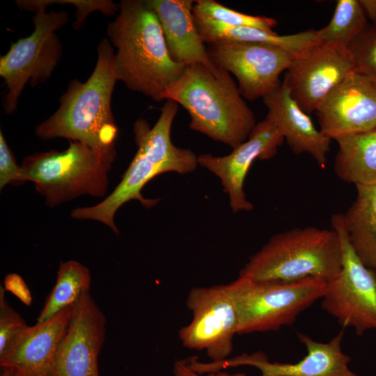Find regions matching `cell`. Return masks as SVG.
Returning a JSON list of instances; mask_svg holds the SVG:
<instances>
[{"instance_id": "obj_1", "label": "cell", "mask_w": 376, "mask_h": 376, "mask_svg": "<svg viewBox=\"0 0 376 376\" xmlns=\"http://www.w3.org/2000/svg\"><path fill=\"white\" fill-rule=\"evenodd\" d=\"M95 68L88 79H73L59 100L57 110L36 127L43 140L65 138L83 143L111 166L116 156L117 127L111 102L118 81L114 50L103 38L97 48Z\"/></svg>"}, {"instance_id": "obj_2", "label": "cell", "mask_w": 376, "mask_h": 376, "mask_svg": "<svg viewBox=\"0 0 376 376\" xmlns=\"http://www.w3.org/2000/svg\"><path fill=\"white\" fill-rule=\"evenodd\" d=\"M178 109L177 102L167 100L153 127L144 119L136 120L133 132L137 151L120 182L97 204L74 209L73 219L98 221L118 234L114 217L125 203L137 200L150 208L159 202L158 198L147 199L142 195L141 190L148 182L166 172L182 175L196 169L198 156L189 149L175 146L171 140V127Z\"/></svg>"}, {"instance_id": "obj_3", "label": "cell", "mask_w": 376, "mask_h": 376, "mask_svg": "<svg viewBox=\"0 0 376 376\" xmlns=\"http://www.w3.org/2000/svg\"><path fill=\"white\" fill-rule=\"evenodd\" d=\"M115 19L107 26L116 51L118 81L156 102L185 67L171 58L156 14L141 0H122Z\"/></svg>"}, {"instance_id": "obj_4", "label": "cell", "mask_w": 376, "mask_h": 376, "mask_svg": "<svg viewBox=\"0 0 376 376\" xmlns=\"http://www.w3.org/2000/svg\"><path fill=\"white\" fill-rule=\"evenodd\" d=\"M182 105L190 116L189 128L233 149L254 128V113L241 95L230 72L202 63L185 67L163 95Z\"/></svg>"}, {"instance_id": "obj_5", "label": "cell", "mask_w": 376, "mask_h": 376, "mask_svg": "<svg viewBox=\"0 0 376 376\" xmlns=\"http://www.w3.org/2000/svg\"><path fill=\"white\" fill-rule=\"evenodd\" d=\"M342 264L340 240L334 229L296 228L273 235L249 258L239 276L281 281L318 278L328 283L340 272Z\"/></svg>"}, {"instance_id": "obj_6", "label": "cell", "mask_w": 376, "mask_h": 376, "mask_svg": "<svg viewBox=\"0 0 376 376\" xmlns=\"http://www.w3.org/2000/svg\"><path fill=\"white\" fill-rule=\"evenodd\" d=\"M111 167L86 144L70 141L63 151L26 157L20 165L21 182H32L45 204L54 207L83 195L103 197Z\"/></svg>"}, {"instance_id": "obj_7", "label": "cell", "mask_w": 376, "mask_h": 376, "mask_svg": "<svg viewBox=\"0 0 376 376\" xmlns=\"http://www.w3.org/2000/svg\"><path fill=\"white\" fill-rule=\"evenodd\" d=\"M327 283L318 278L295 281H256L238 276L226 284L237 315V334L276 331L292 324L320 299Z\"/></svg>"}, {"instance_id": "obj_8", "label": "cell", "mask_w": 376, "mask_h": 376, "mask_svg": "<svg viewBox=\"0 0 376 376\" xmlns=\"http://www.w3.org/2000/svg\"><path fill=\"white\" fill-rule=\"evenodd\" d=\"M70 19L66 11L46 12L39 9L32 18L33 32L11 44L0 58V76L6 85L3 109L6 114L17 109L26 86H36L48 80L62 55V45L56 31Z\"/></svg>"}, {"instance_id": "obj_9", "label": "cell", "mask_w": 376, "mask_h": 376, "mask_svg": "<svg viewBox=\"0 0 376 376\" xmlns=\"http://www.w3.org/2000/svg\"><path fill=\"white\" fill-rule=\"evenodd\" d=\"M332 228L340 240L343 264L340 272L327 285L321 307L344 328L358 336L376 331V273L357 256L347 239L343 214H334Z\"/></svg>"}, {"instance_id": "obj_10", "label": "cell", "mask_w": 376, "mask_h": 376, "mask_svg": "<svg viewBox=\"0 0 376 376\" xmlns=\"http://www.w3.org/2000/svg\"><path fill=\"white\" fill-rule=\"evenodd\" d=\"M186 306L192 320L182 327L178 336L188 349L205 350L211 361L226 359L237 334V315L226 285L191 289Z\"/></svg>"}, {"instance_id": "obj_11", "label": "cell", "mask_w": 376, "mask_h": 376, "mask_svg": "<svg viewBox=\"0 0 376 376\" xmlns=\"http://www.w3.org/2000/svg\"><path fill=\"white\" fill-rule=\"evenodd\" d=\"M208 56L216 65L233 75L243 98H264L282 82L281 74L286 71L295 55L275 46L221 41L206 44Z\"/></svg>"}, {"instance_id": "obj_12", "label": "cell", "mask_w": 376, "mask_h": 376, "mask_svg": "<svg viewBox=\"0 0 376 376\" xmlns=\"http://www.w3.org/2000/svg\"><path fill=\"white\" fill-rule=\"evenodd\" d=\"M343 336L340 331L329 342L321 343L298 333V339L305 346L307 353L295 363L271 362L265 354L256 352L243 353L220 361L204 363L197 359L191 366L200 374L249 366L258 369L260 376H358L349 367L351 358L342 350Z\"/></svg>"}, {"instance_id": "obj_13", "label": "cell", "mask_w": 376, "mask_h": 376, "mask_svg": "<svg viewBox=\"0 0 376 376\" xmlns=\"http://www.w3.org/2000/svg\"><path fill=\"white\" fill-rule=\"evenodd\" d=\"M353 70L354 65L347 47L318 43L295 56L282 83L309 114Z\"/></svg>"}, {"instance_id": "obj_14", "label": "cell", "mask_w": 376, "mask_h": 376, "mask_svg": "<svg viewBox=\"0 0 376 376\" xmlns=\"http://www.w3.org/2000/svg\"><path fill=\"white\" fill-rule=\"evenodd\" d=\"M284 140L278 127L266 116L256 123L247 140L230 154L221 157L201 154L198 156V164L219 178L234 212L251 211L253 205L246 199L244 191L250 167L257 159L267 160L274 157Z\"/></svg>"}, {"instance_id": "obj_15", "label": "cell", "mask_w": 376, "mask_h": 376, "mask_svg": "<svg viewBox=\"0 0 376 376\" xmlns=\"http://www.w3.org/2000/svg\"><path fill=\"white\" fill-rule=\"evenodd\" d=\"M107 319L90 294L73 305L51 376H100L98 357L106 335Z\"/></svg>"}, {"instance_id": "obj_16", "label": "cell", "mask_w": 376, "mask_h": 376, "mask_svg": "<svg viewBox=\"0 0 376 376\" xmlns=\"http://www.w3.org/2000/svg\"><path fill=\"white\" fill-rule=\"evenodd\" d=\"M315 111L320 130L331 140L376 130V84L354 70Z\"/></svg>"}, {"instance_id": "obj_17", "label": "cell", "mask_w": 376, "mask_h": 376, "mask_svg": "<svg viewBox=\"0 0 376 376\" xmlns=\"http://www.w3.org/2000/svg\"><path fill=\"white\" fill-rule=\"evenodd\" d=\"M72 308L73 305L43 322L27 326L0 357L1 367L17 376H51Z\"/></svg>"}, {"instance_id": "obj_18", "label": "cell", "mask_w": 376, "mask_h": 376, "mask_svg": "<svg viewBox=\"0 0 376 376\" xmlns=\"http://www.w3.org/2000/svg\"><path fill=\"white\" fill-rule=\"evenodd\" d=\"M193 0H146L145 4L157 15L169 55L175 63L187 66L202 63L214 68L206 45L196 27Z\"/></svg>"}, {"instance_id": "obj_19", "label": "cell", "mask_w": 376, "mask_h": 376, "mask_svg": "<svg viewBox=\"0 0 376 376\" xmlns=\"http://www.w3.org/2000/svg\"><path fill=\"white\" fill-rule=\"evenodd\" d=\"M268 109L266 116L278 127L292 152L308 153L321 168H324L331 139L318 130L308 113L291 97L282 83L276 91L265 97Z\"/></svg>"}, {"instance_id": "obj_20", "label": "cell", "mask_w": 376, "mask_h": 376, "mask_svg": "<svg viewBox=\"0 0 376 376\" xmlns=\"http://www.w3.org/2000/svg\"><path fill=\"white\" fill-rule=\"evenodd\" d=\"M198 31L205 44L221 41L268 45L299 55L318 44L316 30L310 29L290 35H278L247 26H228L194 17Z\"/></svg>"}, {"instance_id": "obj_21", "label": "cell", "mask_w": 376, "mask_h": 376, "mask_svg": "<svg viewBox=\"0 0 376 376\" xmlns=\"http://www.w3.org/2000/svg\"><path fill=\"white\" fill-rule=\"evenodd\" d=\"M338 146L334 169L344 182L376 186V130L335 139Z\"/></svg>"}, {"instance_id": "obj_22", "label": "cell", "mask_w": 376, "mask_h": 376, "mask_svg": "<svg viewBox=\"0 0 376 376\" xmlns=\"http://www.w3.org/2000/svg\"><path fill=\"white\" fill-rule=\"evenodd\" d=\"M355 201L343 214L347 239L368 267L376 268V186H357Z\"/></svg>"}, {"instance_id": "obj_23", "label": "cell", "mask_w": 376, "mask_h": 376, "mask_svg": "<svg viewBox=\"0 0 376 376\" xmlns=\"http://www.w3.org/2000/svg\"><path fill=\"white\" fill-rule=\"evenodd\" d=\"M91 282V276L87 267L74 260L61 261L55 285L36 323L43 322L64 308L74 305L84 292L90 291Z\"/></svg>"}, {"instance_id": "obj_24", "label": "cell", "mask_w": 376, "mask_h": 376, "mask_svg": "<svg viewBox=\"0 0 376 376\" xmlns=\"http://www.w3.org/2000/svg\"><path fill=\"white\" fill-rule=\"evenodd\" d=\"M367 25V17L359 1L338 0L329 24L316 30L317 42L347 47Z\"/></svg>"}, {"instance_id": "obj_25", "label": "cell", "mask_w": 376, "mask_h": 376, "mask_svg": "<svg viewBox=\"0 0 376 376\" xmlns=\"http://www.w3.org/2000/svg\"><path fill=\"white\" fill-rule=\"evenodd\" d=\"M194 17L216 22L228 26H247L274 33L275 19L242 13L214 0H196L193 7Z\"/></svg>"}, {"instance_id": "obj_26", "label": "cell", "mask_w": 376, "mask_h": 376, "mask_svg": "<svg viewBox=\"0 0 376 376\" xmlns=\"http://www.w3.org/2000/svg\"><path fill=\"white\" fill-rule=\"evenodd\" d=\"M347 48L354 70L376 84V24H368Z\"/></svg>"}, {"instance_id": "obj_27", "label": "cell", "mask_w": 376, "mask_h": 376, "mask_svg": "<svg viewBox=\"0 0 376 376\" xmlns=\"http://www.w3.org/2000/svg\"><path fill=\"white\" fill-rule=\"evenodd\" d=\"M5 288L0 286V357L17 336L28 326L24 320L7 302Z\"/></svg>"}, {"instance_id": "obj_28", "label": "cell", "mask_w": 376, "mask_h": 376, "mask_svg": "<svg viewBox=\"0 0 376 376\" xmlns=\"http://www.w3.org/2000/svg\"><path fill=\"white\" fill-rule=\"evenodd\" d=\"M72 4L77 8L76 20L73 26L80 29L84 24L86 18L93 12L99 10L105 15H113L118 12V4L110 0H46L45 4L49 6L52 4Z\"/></svg>"}, {"instance_id": "obj_29", "label": "cell", "mask_w": 376, "mask_h": 376, "mask_svg": "<svg viewBox=\"0 0 376 376\" xmlns=\"http://www.w3.org/2000/svg\"><path fill=\"white\" fill-rule=\"evenodd\" d=\"M20 183V165H17L2 132H0V189H2L8 184Z\"/></svg>"}, {"instance_id": "obj_30", "label": "cell", "mask_w": 376, "mask_h": 376, "mask_svg": "<svg viewBox=\"0 0 376 376\" xmlns=\"http://www.w3.org/2000/svg\"><path fill=\"white\" fill-rule=\"evenodd\" d=\"M3 285L6 290L15 295L23 304L29 306L31 305V292L20 275L15 273L8 274L3 279Z\"/></svg>"}, {"instance_id": "obj_31", "label": "cell", "mask_w": 376, "mask_h": 376, "mask_svg": "<svg viewBox=\"0 0 376 376\" xmlns=\"http://www.w3.org/2000/svg\"><path fill=\"white\" fill-rule=\"evenodd\" d=\"M173 372L174 376H204L192 370L184 361L174 363ZM205 376H247L244 373H229L223 370L207 373Z\"/></svg>"}, {"instance_id": "obj_32", "label": "cell", "mask_w": 376, "mask_h": 376, "mask_svg": "<svg viewBox=\"0 0 376 376\" xmlns=\"http://www.w3.org/2000/svg\"><path fill=\"white\" fill-rule=\"evenodd\" d=\"M359 3L366 17L370 19L372 24H376V0H360Z\"/></svg>"}, {"instance_id": "obj_33", "label": "cell", "mask_w": 376, "mask_h": 376, "mask_svg": "<svg viewBox=\"0 0 376 376\" xmlns=\"http://www.w3.org/2000/svg\"><path fill=\"white\" fill-rule=\"evenodd\" d=\"M1 376H17V375L15 373H14L12 370L8 368H2Z\"/></svg>"}, {"instance_id": "obj_34", "label": "cell", "mask_w": 376, "mask_h": 376, "mask_svg": "<svg viewBox=\"0 0 376 376\" xmlns=\"http://www.w3.org/2000/svg\"><path fill=\"white\" fill-rule=\"evenodd\" d=\"M375 273H376V268L375 269Z\"/></svg>"}]
</instances>
